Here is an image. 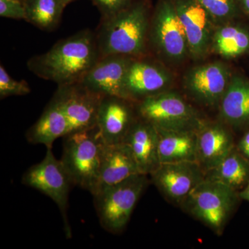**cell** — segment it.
I'll use <instances>...</instances> for the list:
<instances>
[{
    "mask_svg": "<svg viewBox=\"0 0 249 249\" xmlns=\"http://www.w3.org/2000/svg\"><path fill=\"white\" fill-rule=\"evenodd\" d=\"M100 58L96 34L84 29L31 57L27 66L39 78L65 86L81 81Z\"/></svg>",
    "mask_w": 249,
    "mask_h": 249,
    "instance_id": "6da1fadb",
    "label": "cell"
},
{
    "mask_svg": "<svg viewBox=\"0 0 249 249\" xmlns=\"http://www.w3.org/2000/svg\"><path fill=\"white\" fill-rule=\"evenodd\" d=\"M151 17L148 0H134L120 12L101 18L95 33L101 57L111 54L132 58L147 55Z\"/></svg>",
    "mask_w": 249,
    "mask_h": 249,
    "instance_id": "7a4b0ae2",
    "label": "cell"
},
{
    "mask_svg": "<svg viewBox=\"0 0 249 249\" xmlns=\"http://www.w3.org/2000/svg\"><path fill=\"white\" fill-rule=\"evenodd\" d=\"M61 161L72 183L96 193L105 142L97 127L65 136Z\"/></svg>",
    "mask_w": 249,
    "mask_h": 249,
    "instance_id": "3957f363",
    "label": "cell"
},
{
    "mask_svg": "<svg viewBox=\"0 0 249 249\" xmlns=\"http://www.w3.org/2000/svg\"><path fill=\"white\" fill-rule=\"evenodd\" d=\"M239 198L238 191L224 183L205 178L181 207L214 233L221 235L235 211Z\"/></svg>",
    "mask_w": 249,
    "mask_h": 249,
    "instance_id": "277c9868",
    "label": "cell"
},
{
    "mask_svg": "<svg viewBox=\"0 0 249 249\" xmlns=\"http://www.w3.org/2000/svg\"><path fill=\"white\" fill-rule=\"evenodd\" d=\"M148 183L147 175L137 174L93 196L101 227L112 234L124 231Z\"/></svg>",
    "mask_w": 249,
    "mask_h": 249,
    "instance_id": "5b68a950",
    "label": "cell"
},
{
    "mask_svg": "<svg viewBox=\"0 0 249 249\" xmlns=\"http://www.w3.org/2000/svg\"><path fill=\"white\" fill-rule=\"evenodd\" d=\"M149 51L172 65L181 63L190 55L186 32L172 0H160L152 15Z\"/></svg>",
    "mask_w": 249,
    "mask_h": 249,
    "instance_id": "8992f818",
    "label": "cell"
},
{
    "mask_svg": "<svg viewBox=\"0 0 249 249\" xmlns=\"http://www.w3.org/2000/svg\"><path fill=\"white\" fill-rule=\"evenodd\" d=\"M139 117L157 129L197 131L204 121L178 93L163 91L135 103Z\"/></svg>",
    "mask_w": 249,
    "mask_h": 249,
    "instance_id": "52a82bcc",
    "label": "cell"
},
{
    "mask_svg": "<svg viewBox=\"0 0 249 249\" xmlns=\"http://www.w3.org/2000/svg\"><path fill=\"white\" fill-rule=\"evenodd\" d=\"M22 183L41 192L56 204L63 218L65 234L70 238L71 231L67 219V209L73 183L61 160H57L54 156L52 148H47L43 160L24 173Z\"/></svg>",
    "mask_w": 249,
    "mask_h": 249,
    "instance_id": "ba28073f",
    "label": "cell"
},
{
    "mask_svg": "<svg viewBox=\"0 0 249 249\" xmlns=\"http://www.w3.org/2000/svg\"><path fill=\"white\" fill-rule=\"evenodd\" d=\"M231 76L227 65L222 62L198 65L188 70L183 77V88L188 96L201 106H219Z\"/></svg>",
    "mask_w": 249,
    "mask_h": 249,
    "instance_id": "9c48e42d",
    "label": "cell"
},
{
    "mask_svg": "<svg viewBox=\"0 0 249 249\" xmlns=\"http://www.w3.org/2000/svg\"><path fill=\"white\" fill-rule=\"evenodd\" d=\"M150 175L165 199L179 206L206 178V172L197 161L161 163Z\"/></svg>",
    "mask_w": 249,
    "mask_h": 249,
    "instance_id": "30bf717a",
    "label": "cell"
},
{
    "mask_svg": "<svg viewBox=\"0 0 249 249\" xmlns=\"http://www.w3.org/2000/svg\"><path fill=\"white\" fill-rule=\"evenodd\" d=\"M68 122V134L97 127L98 111L103 95L91 91L80 83L58 86L55 92Z\"/></svg>",
    "mask_w": 249,
    "mask_h": 249,
    "instance_id": "8fae6325",
    "label": "cell"
},
{
    "mask_svg": "<svg viewBox=\"0 0 249 249\" xmlns=\"http://www.w3.org/2000/svg\"><path fill=\"white\" fill-rule=\"evenodd\" d=\"M146 57L134 58L124 78V98L134 103L167 91L173 81L164 67Z\"/></svg>",
    "mask_w": 249,
    "mask_h": 249,
    "instance_id": "7c38bea8",
    "label": "cell"
},
{
    "mask_svg": "<svg viewBox=\"0 0 249 249\" xmlns=\"http://www.w3.org/2000/svg\"><path fill=\"white\" fill-rule=\"evenodd\" d=\"M174 4L186 32L190 55L204 58L211 50L213 20L196 0H174Z\"/></svg>",
    "mask_w": 249,
    "mask_h": 249,
    "instance_id": "4fadbf2b",
    "label": "cell"
},
{
    "mask_svg": "<svg viewBox=\"0 0 249 249\" xmlns=\"http://www.w3.org/2000/svg\"><path fill=\"white\" fill-rule=\"evenodd\" d=\"M138 118L135 103L116 96H104L98 111L97 127L106 144L124 142Z\"/></svg>",
    "mask_w": 249,
    "mask_h": 249,
    "instance_id": "5bb4252c",
    "label": "cell"
},
{
    "mask_svg": "<svg viewBox=\"0 0 249 249\" xmlns=\"http://www.w3.org/2000/svg\"><path fill=\"white\" fill-rule=\"evenodd\" d=\"M133 58L119 54L101 56L79 83L103 96L124 98V78Z\"/></svg>",
    "mask_w": 249,
    "mask_h": 249,
    "instance_id": "9a60e30c",
    "label": "cell"
},
{
    "mask_svg": "<svg viewBox=\"0 0 249 249\" xmlns=\"http://www.w3.org/2000/svg\"><path fill=\"white\" fill-rule=\"evenodd\" d=\"M196 133L197 162L205 172L215 168L235 147L232 134L223 122H204Z\"/></svg>",
    "mask_w": 249,
    "mask_h": 249,
    "instance_id": "2e32d148",
    "label": "cell"
},
{
    "mask_svg": "<svg viewBox=\"0 0 249 249\" xmlns=\"http://www.w3.org/2000/svg\"><path fill=\"white\" fill-rule=\"evenodd\" d=\"M124 142L132 152L139 173L150 175L160 167L159 133L153 124L138 116Z\"/></svg>",
    "mask_w": 249,
    "mask_h": 249,
    "instance_id": "e0dca14e",
    "label": "cell"
},
{
    "mask_svg": "<svg viewBox=\"0 0 249 249\" xmlns=\"http://www.w3.org/2000/svg\"><path fill=\"white\" fill-rule=\"evenodd\" d=\"M137 174L141 173L126 142L105 143L97 188L93 196Z\"/></svg>",
    "mask_w": 249,
    "mask_h": 249,
    "instance_id": "ac0fdd59",
    "label": "cell"
},
{
    "mask_svg": "<svg viewBox=\"0 0 249 249\" xmlns=\"http://www.w3.org/2000/svg\"><path fill=\"white\" fill-rule=\"evenodd\" d=\"M66 116L58 96L53 98L34 125L26 134L28 142L33 144H43L47 148H52L54 142L68 134Z\"/></svg>",
    "mask_w": 249,
    "mask_h": 249,
    "instance_id": "d6986e66",
    "label": "cell"
},
{
    "mask_svg": "<svg viewBox=\"0 0 249 249\" xmlns=\"http://www.w3.org/2000/svg\"><path fill=\"white\" fill-rule=\"evenodd\" d=\"M219 107L220 119L234 128L249 126V83L232 76Z\"/></svg>",
    "mask_w": 249,
    "mask_h": 249,
    "instance_id": "ffe728a7",
    "label": "cell"
},
{
    "mask_svg": "<svg viewBox=\"0 0 249 249\" xmlns=\"http://www.w3.org/2000/svg\"><path fill=\"white\" fill-rule=\"evenodd\" d=\"M157 131L160 164L197 161V131Z\"/></svg>",
    "mask_w": 249,
    "mask_h": 249,
    "instance_id": "44dd1931",
    "label": "cell"
},
{
    "mask_svg": "<svg viewBox=\"0 0 249 249\" xmlns=\"http://www.w3.org/2000/svg\"><path fill=\"white\" fill-rule=\"evenodd\" d=\"M206 178L237 191L243 189L249 182V160L235 147L215 168L206 172Z\"/></svg>",
    "mask_w": 249,
    "mask_h": 249,
    "instance_id": "7402d4cb",
    "label": "cell"
},
{
    "mask_svg": "<svg viewBox=\"0 0 249 249\" xmlns=\"http://www.w3.org/2000/svg\"><path fill=\"white\" fill-rule=\"evenodd\" d=\"M249 49V35L237 26H217L213 36L211 49L223 58H235Z\"/></svg>",
    "mask_w": 249,
    "mask_h": 249,
    "instance_id": "603a6c76",
    "label": "cell"
},
{
    "mask_svg": "<svg viewBox=\"0 0 249 249\" xmlns=\"http://www.w3.org/2000/svg\"><path fill=\"white\" fill-rule=\"evenodd\" d=\"M24 20L41 30L52 31L58 27L66 7L63 0H24Z\"/></svg>",
    "mask_w": 249,
    "mask_h": 249,
    "instance_id": "cb8c5ba5",
    "label": "cell"
},
{
    "mask_svg": "<svg viewBox=\"0 0 249 249\" xmlns=\"http://www.w3.org/2000/svg\"><path fill=\"white\" fill-rule=\"evenodd\" d=\"M217 26L227 24L235 13V0H196Z\"/></svg>",
    "mask_w": 249,
    "mask_h": 249,
    "instance_id": "d4e9b609",
    "label": "cell"
},
{
    "mask_svg": "<svg viewBox=\"0 0 249 249\" xmlns=\"http://www.w3.org/2000/svg\"><path fill=\"white\" fill-rule=\"evenodd\" d=\"M31 89L25 80H18L11 77L4 66H0V98L4 99L10 96H26Z\"/></svg>",
    "mask_w": 249,
    "mask_h": 249,
    "instance_id": "484cf974",
    "label": "cell"
},
{
    "mask_svg": "<svg viewBox=\"0 0 249 249\" xmlns=\"http://www.w3.org/2000/svg\"><path fill=\"white\" fill-rule=\"evenodd\" d=\"M134 0H91L97 7L101 18L110 17L125 9Z\"/></svg>",
    "mask_w": 249,
    "mask_h": 249,
    "instance_id": "4316f807",
    "label": "cell"
},
{
    "mask_svg": "<svg viewBox=\"0 0 249 249\" xmlns=\"http://www.w3.org/2000/svg\"><path fill=\"white\" fill-rule=\"evenodd\" d=\"M0 16L14 19H25L24 1L0 0Z\"/></svg>",
    "mask_w": 249,
    "mask_h": 249,
    "instance_id": "83f0119b",
    "label": "cell"
},
{
    "mask_svg": "<svg viewBox=\"0 0 249 249\" xmlns=\"http://www.w3.org/2000/svg\"><path fill=\"white\" fill-rule=\"evenodd\" d=\"M237 148L242 155L249 160V131L246 132L243 137L241 139Z\"/></svg>",
    "mask_w": 249,
    "mask_h": 249,
    "instance_id": "f1b7e54d",
    "label": "cell"
},
{
    "mask_svg": "<svg viewBox=\"0 0 249 249\" xmlns=\"http://www.w3.org/2000/svg\"><path fill=\"white\" fill-rule=\"evenodd\" d=\"M239 196L240 199L248 201L249 202V182L247 183V186L242 189V191L239 192Z\"/></svg>",
    "mask_w": 249,
    "mask_h": 249,
    "instance_id": "f546056e",
    "label": "cell"
},
{
    "mask_svg": "<svg viewBox=\"0 0 249 249\" xmlns=\"http://www.w3.org/2000/svg\"><path fill=\"white\" fill-rule=\"evenodd\" d=\"M243 1L244 6H245L246 11L249 14V0H242Z\"/></svg>",
    "mask_w": 249,
    "mask_h": 249,
    "instance_id": "4dcf8cb0",
    "label": "cell"
},
{
    "mask_svg": "<svg viewBox=\"0 0 249 249\" xmlns=\"http://www.w3.org/2000/svg\"><path fill=\"white\" fill-rule=\"evenodd\" d=\"M74 1V0H63L64 4H65V6H67L69 4L72 2V1Z\"/></svg>",
    "mask_w": 249,
    "mask_h": 249,
    "instance_id": "1f68e13d",
    "label": "cell"
},
{
    "mask_svg": "<svg viewBox=\"0 0 249 249\" xmlns=\"http://www.w3.org/2000/svg\"><path fill=\"white\" fill-rule=\"evenodd\" d=\"M19 1H24V0H19Z\"/></svg>",
    "mask_w": 249,
    "mask_h": 249,
    "instance_id": "d6a6232c",
    "label": "cell"
}]
</instances>
